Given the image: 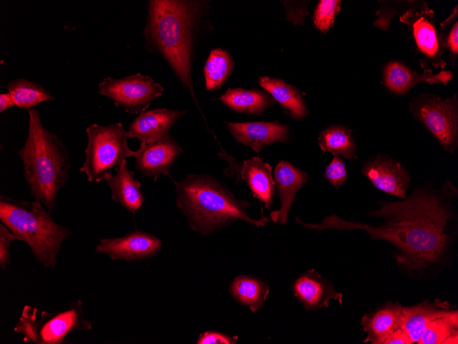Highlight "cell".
Here are the masks:
<instances>
[{
  "label": "cell",
  "instance_id": "obj_34",
  "mask_svg": "<svg viewBox=\"0 0 458 344\" xmlns=\"http://www.w3.org/2000/svg\"><path fill=\"white\" fill-rule=\"evenodd\" d=\"M237 337L233 338L225 334L210 331L202 334L197 341V344H233Z\"/></svg>",
  "mask_w": 458,
  "mask_h": 344
},
{
  "label": "cell",
  "instance_id": "obj_18",
  "mask_svg": "<svg viewBox=\"0 0 458 344\" xmlns=\"http://www.w3.org/2000/svg\"><path fill=\"white\" fill-rule=\"evenodd\" d=\"M293 291L306 310L327 307L331 299L342 303L343 295L335 291L332 284L314 270L301 275L294 282Z\"/></svg>",
  "mask_w": 458,
  "mask_h": 344
},
{
  "label": "cell",
  "instance_id": "obj_31",
  "mask_svg": "<svg viewBox=\"0 0 458 344\" xmlns=\"http://www.w3.org/2000/svg\"><path fill=\"white\" fill-rule=\"evenodd\" d=\"M340 8L339 0L319 1L313 14V23L315 27L321 32L326 33L333 26Z\"/></svg>",
  "mask_w": 458,
  "mask_h": 344
},
{
  "label": "cell",
  "instance_id": "obj_16",
  "mask_svg": "<svg viewBox=\"0 0 458 344\" xmlns=\"http://www.w3.org/2000/svg\"><path fill=\"white\" fill-rule=\"evenodd\" d=\"M186 111L155 108L140 113L130 124V138H136L146 144H152L169 134L170 128L183 117Z\"/></svg>",
  "mask_w": 458,
  "mask_h": 344
},
{
  "label": "cell",
  "instance_id": "obj_33",
  "mask_svg": "<svg viewBox=\"0 0 458 344\" xmlns=\"http://www.w3.org/2000/svg\"><path fill=\"white\" fill-rule=\"evenodd\" d=\"M16 240L14 233L2 222L0 224V267L5 269L11 263L10 247Z\"/></svg>",
  "mask_w": 458,
  "mask_h": 344
},
{
  "label": "cell",
  "instance_id": "obj_26",
  "mask_svg": "<svg viewBox=\"0 0 458 344\" xmlns=\"http://www.w3.org/2000/svg\"><path fill=\"white\" fill-rule=\"evenodd\" d=\"M457 311L446 310L428 323L418 343H457Z\"/></svg>",
  "mask_w": 458,
  "mask_h": 344
},
{
  "label": "cell",
  "instance_id": "obj_30",
  "mask_svg": "<svg viewBox=\"0 0 458 344\" xmlns=\"http://www.w3.org/2000/svg\"><path fill=\"white\" fill-rule=\"evenodd\" d=\"M380 9L376 14L378 18L373 23L374 26L382 30H387L391 25V19L396 14H405L409 10H427V3L424 1H378ZM401 14V15H402Z\"/></svg>",
  "mask_w": 458,
  "mask_h": 344
},
{
  "label": "cell",
  "instance_id": "obj_7",
  "mask_svg": "<svg viewBox=\"0 0 458 344\" xmlns=\"http://www.w3.org/2000/svg\"><path fill=\"white\" fill-rule=\"evenodd\" d=\"M92 329V323L84 317L80 299L72 302L64 310L55 312L40 311L25 306L14 332L24 340L38 344H60L71 333Z\"/></svg>",
  "mask_w": 458,
  "mask_h": 344
},
{
  "label": "cell",
  "instance_id": "obj_32",
  "mask_svg": "<svg viewBox=\"0 0 458 344\" xmlns=\"http://www.w3.org/2000/svg\"><path fill=\"white\" fill-rule=\"evenodd\" d=\"M325 179L336 188L340 187L347 179V170L344 161L334 156L324 171Z\"/></svg>",
  "mask_w": 458,
  "mask_h": 344
},
{
  "label": "cell",
  "instance_id": "obj_13",
  "mask_svg": "<svg viewBox=\"0 0 458 344\" xmlns=\"http://www.w3.org/2000/svg\"><path fill=\"white\" fill-rule=\"evenodd\" d=\"M161 244L153 234L136 230L120 238H101L95 251L114 260L138 261L156 255Z\"/></svg>",
  "mask_w": 458,
  "mask_h": 344
},
{
  "label": "cell",
  "instance_id": "obj_15",
  "mask_svg": "<svg viewBox=\"0 0 458 344\" xmlns=\"http://www.w3.org/2000/svg\"><path fill=\"white\" fill-rule=\"evenodd\" d=\"M309 174L296 168L287 161H280L274 168V180L280 200V208L270 213L274 222L286 225L289 211L293 205L297 192L304 187Z\"/></svg>",
  "mask_w": 458,
  "mask_h": 344
},
{
  "label": "cell",
  "instance_id": "obj_19",
  "mask_svg": "<svg viewBox=\"0 0 458 344\" xmlns=\"http://www.w3.org/2000/svg\"><path fill=\"white\" fill-rule=\"evenodd\" d=\"M115 175L108 174L104 177L108 183L112 199L127 211L134 213L139 209L145 198L140 188L141 183L134 176V172L128 168L126 160L122 162Z\"/></svg>",
  "mask_w": 458,
  "mask_h": 344
},
{
  "label": "cell",
  "instance_id": "obj_37",
  "mask_svg": "<svg viewBox=\"0 0 458 344\" xmlns=\"http://www.w3.org/2000/svg\"><path fill=\"white\" fill-rule=\"evenodd\" d=\"M16 106L14 100L9 92L0 94V113Z\"/></svg>",
  "mask_w": 458,
  "mask_h": 344
},
{
  "label": "cell",
  "instance_id": "obj_28",
  "mask_svg": "<svg viewBox=\"0 0 458 344\" xmlns=\"http://www.w3.org/2000/svg\"><path fill=\"white\" fill-rule=\"evenodd\" d=\"M6 89L12 95L16 106L20 108H34L40 103L55 99L44 87L25 78L12 80Z\"/></svg>",
  "mask_w": 458,
  "mask_h": 344
},
{
  "label": "cell",
  "instance_id": "obj_14",
  "mask_svg": "<svg viewBox=\"0 0 458 344\" xmlns=\"http://www.w3.org/2000/svg\"><path fill=\"white\" fill-rule=\"evenodd\" d=\"M234 139L256 152L275 142L286 144L289 127L278 122H225Z\"/></svg>",
  "mask_w": 458,
  "mask_h": 344
},
{
  "label": "cell",
  "instance_id": "obj_1",
  "mask_svg": "<svg viewBox=\"0 0 458 344\" xmlns=\"http://www.w3.org/2000/svg\"><path fill=\"white\" fill-rule=\"evenodd\" d=\"M457 194L456 187L446 181L436 190L424 185L413 190L404 200L380 201V208L369 216L383 219L377 227L344 220L335 215L317 224L306 223L309 229H362L372 239L384 240L400 251L398 261L411 269H422L436 264L447 252L451 236L448 220L453 214L450 198Z\"/></svg>",
  "mask_w": 458,
  "mask_h": 344
},
{
  "label": "cell",
  "instance_id": "obj_35",
  "mask_svg": "<svg viewBox=\"0 0 458 344\" xmlns=\"http://www.w3.org/2000/svg\"><path fill=\"white\" fill-rule=\"evenodd\" d=\"M444 47L448 49L453 54H458V22L456 20L450 30L446 41L444 42Z\"/></svg>",
  "mask_w": 458,
  "mask_h": 344
},
{
  "label": "cell",
  "instance_id": "obj_5",
  "mask_svg": "<svg viewBox=\"0 0 458 344\" xmlns=\"http://www.w3.org/2000/svg\"><path fill=\"white\" fill-rule=\"evenodd\" d=\"M37 199L27 201L0 197V220L16 236L26 242L39 263L55 267L62 242L72 232L53 221Z\"/></svg>",
  "mask_w": 458,
  "mask_h": 344
},
{
  "label": "cell",
  "instance_id": "obj_10",
  "mask_svg": "<svg viewBox=\"0 0 458 344\" xmlns=\"http://www.w3.org/2000/svg\"><path fill=\"white\" fill-rule=\"evenodd\" d=\"M400 21L409 27L418 49L433 67L444 68V41L437 30L433 10H411L400 15Z\"/></svg>",
  "mask_w": 458,
  "mask_h": 344
},
{
  "label": "cell",
  "instance_id": "obj_4",
  "mask_svg": "<svg viewBox=\"0 0 458 344\" xmlns=\"http://www.w3.org/2000/svg\"><path fill=\"white\" fill-rule=\"evenodd\" d=\"M27 111L28 135L17 154L22 160L31 196L51 213L59 191L69 179L71 163L62 140L45 128L39 111L31 108Z\"/></svg>",
  "mask_w": 458,
  "mask_h": 344
},
{
  "label": "cell",
  "instance_id": "obj_23",
  "mask_svg": "<svg viewBox=\"0 0 458 344\" xmlns=\"http://www.w3.org/2000/svg\"><path fill=\"white\" fill-rule=\"evenodd\" d=\"M448 310L442 303H422L411 307H402L398 327L408 336L411 343H418L429 322Z\"/></svg>",
  "mask_w": 458,
  "mask_h": 344
},
{
  "label": "cell",
  "instance_id": "obj_8",
  "mask_svg": "<svg viewBox=\"0 0 458 344\" xmlns=\"http://www.w3.org/2000/svg\"><path fill=\"white\" fill-rule=\"evenodd\" d=\"M409 111L446 151L454 153L458 146L457 95L445 100L432 93L418 95L409 103Z\"/></svg>",
  "mask_w": 458,
  "mask_h": 344
},
{
  "label": "cell",
  "instance_id": "obj_11",
  "mask_svg": "<svg viewBox=\"0 0 458 344\" xmlns=\"http://www.w3.org/2000/svg\"><path fill=\"white\" fill-rule=\"evenodd\" d=\"M361 172L378 190L406 198L411 176L400 161L386 155H376L363 163Z\"/></svg>",
  "mask_w": 458,
  "mask_h": 344
},
{
  "label": "cell",
  "instance_id": "obj_3",
  "mask_svg": "<svg viewBox=\"0 0 458 344\" xmlns=\"http://www.w3.org/2000/svg\"><path fill=\"white\" fill-rule=\"evenodd\" d=\"M176 204L185 215L191 229L209 236L241 220L256 227H263L269 220H258L248 214L250 203L237 199L233 194L209 174H189L180 182L173 181Z\"/></svg>",
  "mask_w": 458,
  "mask_h": 344
},
{
  "label": "cell",
  "instance_id": "obj_12",
  "mask_svg": "<svg viewBox=\"0 0 458 344\" xmlns=\"http://www.w3.org/2000/svg\"><path fill=\"white\" fill-rule=\"evenodd\" d=\"M183 150L169 134L152 144L141 142L136 150L135 169L156 181L161 175H169L171 167Z\"/></svg>",
  "mask_w": 458,
  "mask_h": 344
},
{
  "label": "cell",
  "instance_id": "obj_36",
  "mask_svg": "<svg viewBox=\"0 0 458 344\" xmlns=\"http://www.w3.org/2000/svg\"><path fill=\"white\" fill-rule=\"evenodd\" d=\"M383 344H411V342L398 327L385 339Z\"/></svg>",
  "mask_w": 458,
  "mask_h": 344
},
{
  "label": "cell",
  "instance_id": "obj_22",
  "mask_svg": "<svg viewBox=\"0 0 458 344\" xmlns=\"http://www.w3.org/2000/svg\"><path fill=\"white\" fill-rule=\"evenodd\" d=\"M402 306L389 303L365 314L361 319V325L367 335L365 342L383 344L385 339L398 328Z\"/></svg>",
  "mask_w": 458,
  "mask_h": 344
},
{
  "label": "cell",
  "instance_id": "obj_21",
  "mask_svg": "<svg viewBox=\"0 0 458 344\" xmlns=\"http://www.w3.org/2000/svg\"><path fill=\"white\" fill-rule=\"evenodd\" d=\"M258 83L280 104L286 115L296 120H302L308 115L303 95L296 87L269 76L259 77Z\"/></svg>",
  "mask_w": 458,
  "mask_h": 344
},
{
  "label": "cell",
  "instance_id": "obj_29",
  "mask_svg": "<svg viewBox=\"0 0 458 344\" xmlns=\"http://www.w3.org/2000/svg\"><path fill=\"white\" fill-rule=\"evenodd\" d=\"M234 61L225 49H213L204 67L206 88L214 91L220 88L232 73Z\"/></svg>",
  "mask_w": 458,
  "mask_h": 344
},
{
  "label": "cell",
  "instance_id": "obj_24",
  "mask_svg": "<svg viewBox=\"0 0 458 344\" xmlns=\"http://www.w3.org/2000/svg\"><path fill=\"white\" fill-rule=\"evenodd\" d=\"M218 100L237 113L261 116L274 105L273 98L258 89L228 88Z\"/></svg>",
  "mask_w": 458,
  "mask_h": 344
},
{
  "label": "cell",
  "instance_id": "obj_25",
  "mask_svg": "<svg viewBox=\"0 0 458 344\" xmlns=\"http://www.w3.org/2000/svg\"><path fill=\"white\" fill-rule=\"evenodd\" d=\"M350 128L341 124H333L320 133L318 144L323 152L334 156H342L351 160L357 159L356 145Z\"/></svg>",
  "mask_w": 458,
  "mask_h": 344
},
{
  "label": "cell",
  "instance_id": "obj_2",
  "mask_svg": "<svg viewBox=\"0 0 458 344\" xmlns=\"http://www.w3.org/2000/svg\"><path fill=\"white\" fill-rule=\"evenodd\" d=\"M206 1H147L146 47L161 56L195 100L191 78L195 44Z\"/></svg>",
  "mask_w": 458,
  "mask_h": 344
},
{
  "label": "cell",
  "instance_id": "obj_27",
  "mask_svg": "<svg viewBox=\"0 0 458 344\" xmlns=\"http://www.w3.org/2000/svg\"><path fill=\"white\" fill-rule=\"evenodd\" d=\"M230 292L238 302L248 306L252 312H255L263 306L269 287L255 277L238 276L232 281Z\"/></svg>",
  "mask_w": 458,
  "mask_h": 344
},
{
  "label": "cell",
  "instance_id": "obj_17",
  "mask_svg": "<svg viewBox=\"0 0 458 344\" xmlns=\"http://www.w3.org/2000/svg\"><path fill=\"white\" fill-rule=\"evenodd\" d=\"M452 78L453 73L450 71L442 70L434 74L431 70L425 69L420 73L398 61L388 62L383 71L385 85L390 91L399 95L407 93L420 82L446 85Z\"/></svg>",
  "mask_w": 458,
  "mask_h": 344
},
{
  "label": "cell",
  "instance_id": "obj_6",
  "mask_svg": "<svg viewBox=\"0 0 458 344\" xmlns=\"http://www.w3.org/2000/svg\"><path fill=\"white\" fill-rule=\"evenodd\" d=\"M88 143L85 149V159L80 167L91 183L104 180L112 170H118L126 158L135 157L128 144V131L120 122L108 125L93 124L86 129Z\"/></svg>",
  "mask_w": 458,
  "mask_h": 344
},
{
  "label": "cell",
  "instance_id": "obj_9",
  "mask_svg": "<svg viewBox=\"0 0 458 344\" xmlns=\"http://www.w3.org/2000/svg\"><path fill=\"white\" fill-rule=\"evenodd\" d=\"M165 89L141 73L121 78L108 77L98 84V93L110 99L117 107L130 114L141 113L160 97Z\"/></svg>",
  "mask_w": 458,
  "mask_h": 344
},
{
  "label": "cell",
  "instance_id": "obj_20",
  "mask_svg": "<svg viewBox=\"0 0 458 344\" xmlns=\"http://www.w3.org/2000/svg\"><path fill=\"white\" fill-rule=\"evenodd\" d=\"M239 174L253 196L269 209L275 190L272 166L263 159L254 157L243 161Z\"/></svg>",
  "mask_w": 458,
  "mask_h": 344
}]
</instances>
